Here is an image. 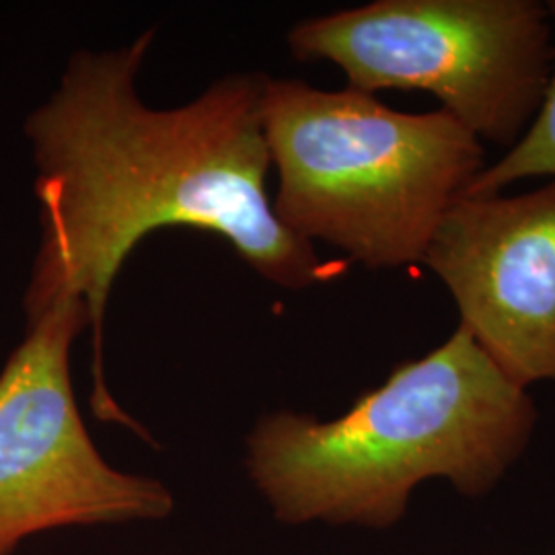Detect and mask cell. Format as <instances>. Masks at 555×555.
<instances>
[{"label": "cell", "instance_id": "6da1fadb", "mask_svg": "<svg viewBox=\"0 0 555 555\" xmlns=\"http://www.w3.org/2000/svg\"><path fill=\"white\" fill-rule=\"evenodd\" d=\"M155 29L116 52H79L59 91L25 119L38 167L41 241L25 293L27 321L82 300L95 352V412L134 426L101 378V337L114 278L160 227L227 238L238 258L282 288L334 276L313 245L291 233L266 194L272 165L261 124L266 75H231L198 100L153 109L134 79Z\"/></svg>", "mask_w": 555, "mask_h": 555}, {"label": "cell", "instance_id": "7a4b0ae2", "mask_svg": "<svg viewBox=\"0 0 555 555\" xmlns=\"http://www.w3.org/2000/svg\"><path fill=\"white\" fill-rule=\"evenodd\" d=\"M535 403L459 323L437 350L399 364L344 416L278 412L247 438V467L291 522L387 529L428 479L481 496L527 451Z\"/></svg>", "mask_w": 555, "mask_h": 555}, {"label": "cell", "instance_id": "3957f363", "mask_svg": "<svg viewBox=\"0 0 555 555\" xmlns=\"http://www.w3.org/2000/svg\"><path fill=\"white\" fill-rule=\"evenodd\" d=\"M261 124L280 179L276 219L373 270L422 261L486 169L479 139L444 109L403 114L350 87L268 77Z\"/></svg>", "mask_w": 555, "mask_h": 555}, {"label": "cell", "instance_id": "277c9868", "mask_svg": "<svg viewBox=\"0 0 555 555\" xmlns=\"http://www.w3.org/2000/svg\"><path fill=\"white\" fill-rule=\"evenodd\" d=\"M300 62L327 60L350 89L422 91L477 139L513 149L554 73L547 4L537 0H377L295 25Z\"/></svg>", "mask_w": 555, "mask_h": 555}, {"label": "cell", "instance_id": "5b68a950", "mask_svg": "<svg viewBox=\"0 0 555 555\" xmlns=\"http://www.w3.org/2000/svg\"><path fill=\"white\" fill-rule=\"evenodd\" d=\"M89 325L82 300L27 321L0 373V555L43 531L155 520L173 498L151 477L114 469L89 437L70 383V348Z\"/></svg>", "mask_w": 555, "mask_h": 555}, {"label": "cell", "instance_id": "8992f818", "mask_svg": "<svg viewBox=\"0 0 555 555\" xmlns=\"http://www.w3.org/2000/svg\"><path fill=\"white\" fill-rule=\"evenodd\" d=\"M422 261L504 377L520 389L555 383V181L520 196L456 199Z\"/></svg>", "mask_w": 555, "mask_h": 555}, {"label": "cell", "instance_id": "52a82bcc", "mask_svg": "<svg viewBox=\"0 0 555 555\" xmlns=\"http://www.w3.org/2000/svg\"><path fill=\"white\" fill-rule=\"evenodd\" d=\"M550 17L555 21V0L547 2ZM554 176L555 178V66L545 98L525 137L508 153L486 167L469 185L463 198L496 196L506 185L520 179Z\"/></svg>", "mask_w": 555, "mask_h": 555}]
</instances>
